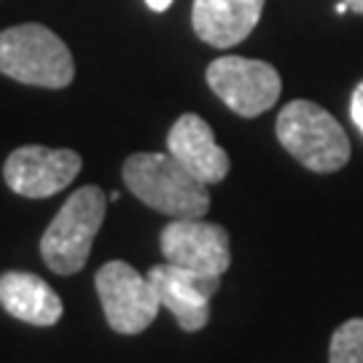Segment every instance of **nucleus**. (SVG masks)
I'll list each match as a JSON object with an SVG mask.
<instances>
[{"label": "nucleus", "instance_id": "9d476101", "mask_svg": "<svg viewBox=\"0 0 363 363\" xmlns=\"http://www.w3.org/2000/svg\"><path fill=\"white\" fill-rule=\"evenodd\" d=\"M167 154H172L202 183H220L229 175V154L216 143L213 127L196 113H183L167 132Z\"/></svg>", "mask_w": 363, "mask_h": 363}, {"label": "nucleus", "instance_id": "423d86ee", "mask_svg": "<svg viewBox=\"0 0 363 363\" xmlns=\"http://www.w3.org/2000/svg\"><path fill=\"white\" fill-rule=\"evenodd\" d=\"M205 78L220 103L245 118L267 113L283 91L280 73L269 62L247 57H218L208 65Z\"/></svg>", "mask_w": 363, "mask_h": 363}, {"label": "nucleus", "instance_id": "6e6552de", "mask_svg": "<svg viewBox=\"0 0 363 363\" xmlns=\"http://www.w3.org/2000/svg\"><path fill=\"white\" fill-rule=\"evenodd\" d=\"M162 256L169 264L202 274H223L232 264V240L218 223L202 218H172L162 229Z\"/></svg>", "mask_w": 363, "mask_h": 363}, {"label": "nucleus", "instance_id": "f8f14e48", "mask_svg": "<svg viewBox=\"0 0 363 363\" xmlns=\"http://www.w3.org/2000/svg\"><path fill=\"white\" fill-rule=\"evenodd\" d=\"M0 304L11 318L27 325H49L60 323L62 318V298L57 296L46 280H40L33 272H3L0 274Z\"/></svg>", "mask_w": 363, "mask_h": 363}, {"label": "nucleus", "instance_id": "f3484780", "mask_svg": "<svg viewBox=\"0 0 363 363\" xmlns=\"http://www.w3.org/2000/svg\"><path fill=\"white\" fill-rule=\"evenodd\" d=\"M334 11H337V13H345V11H350V9H347V3L342 0V3H337V9H334Z\"/></svg>", "mask_w": 363, "mask_h": 363}, {"label": "nucleus", "instance_id": "2eb2a0df", "mask_svg": "<svg viewBox=\"0 0 363 363\" xmlns=\"http://www.w3.org/2000/svg\"><path fill=\"white\" fill-rule=\"evenodd\" d=\"M145 3H148L151 11H167L169 6H172V0H145Z\"/></svg>", "mask_w": 363, "mask_h": 363}, {"label": "nucleus", "instance_id": "1a4fd4ad", "mask_svg": "<svg viewBox=\"0 0 363 363\" xmlns=\"http://www.w3.org/2000/svg\"><path fill=\"white\" fill-rule=\"evenodd\" d=\"M148 280L156 288L159 304L169 310L183 331H202L210 320V301L218 294V274H202L178 264H156L148 269Z\"/></svg>", "mask_w": 363, "mask_h": 363}, {"label": "nucleus", "instance_id": "9b49d317", "mask_svg": "<svg viewBox=\"0 0 363 363\" xmlns=\"http://www.w3.org/2000/svg\"><path fill=\"white\" fill-rule=\"evenodd\" d=\"M264 0H194L191 25L199 40L216 49H232L259 25Z\"/></svg>", "mask_w": 363, "mask_h": 363}, {"label": "nucleus", "instance_id": "ddd939ff", "mask_svg": "<svg viewBox=\"0 0 363 363\" xmlns=\"http://www.w3.org/2000/svg\"><path fill=\"white\" fill-rule=\"evenodd\" d=\"M328 363H363V318H352L334 331Z\"/></svg>", "mask_w": 363, "mask_h": 363}, {"label": "nucleus", "instance_id": "f257e3e1", "mask_svg": "<svg viewBox=\"0 0 363 363\" xmlns=\"http://www.w3.org/2000/svg\"><path fill=\"white\" fill-rule=\"evenodd\" d=\"M121 175L143 205L169 218H202L210 210L208 183L189 172L172 154H132L127 156Z\"/></svg>", "mask_w": 363, "mask_h": 363}, {"label": "nucleus", "instance_id": "7ed1b4c3", "mask_svg": "<svg viewBox=\"0 0 363 363\" xmlns=\"http://www.w3.org/2000/svg\"><path fill=\"white\" fill-rule=\"evenodd\" d=\"M277 140L312 172H337L350 162V138L325 108L310 100H291L277 113Z\"/></svg>", "mask_w": 363, "mask_h": 363}, {"label": "nucleus", "instance_id": "a211bd4d", "mask_svg": "<svg viewBox=\"0 0 363 363\" xmlns=\"http://www.w3.org/2000/svg\"><path fill=\"white\" fill-rule=\"evenodd\" d=\"M118 196H121L118 191H111V194H108V199H111V202H118Z\"/></svg>", "mask_w": 363, "mask_h": 363}, {"label": "nucleus", "instance_id": "f03ea898", "mask_svg": "<svg viewBox=\"0 0 363 363\" xmlns=\"http://www.w3.org/2000/svg\"><path fill=\"white\" fill-rule=\"evenodd\" d=\"M0 73L27 86L65 89L76 76V62L57 33L30 22L0 33Z\"/></svg>", "mask_w": 363, "mask_h": 363}, {"label": "nucleus", "instance_id": "dca6fc26", "mask_svg": "<svg viewBox=\"0 0 363 363\" xmlns=\"http://www.w3.org/2000/svg\"><path fill=\"white\" fill-rule=\"evenodd\" d=\"M352 13H363V0H345Z\"/></svg>", "mask_w": 363, "mask_h": 363}, {"label": "nucleus", "instance_id": "0eeeda50", "mask_svg": "<svg viewBox=\"0 0 363 363\" xmlns=\"http://www.w3.org/2000/svg\"><path fill=\"white\" fill-rule=\"evenodd\" d=\"M81 172V156L73 148L19 145L3 164V181L25 199H46L60 194Z\"/></svg>", "mask_w": 363, "mask_h": 363}, {"label": "nucleus", "instance_id": "4468645a", "mask_svg": "<svg viewBox=\"0 0 363 363\" xmlns=\"http://www.w3.org/2000/svg\"><path fill=\"white\" fill-rule=\"evenodd\" d=\"M350 118L352 124L361 130L363 135V81L352 89V97H350Z\"/></svg>", "mask_w": 363, "mask_h": 363}, {"label": "nucleus", "instance_id": "39448f33", "mask_svg": "<svg viewBox=\"0 0 363 363\" xmlns=\"http://www.w3.org/2000/svg\"><path fill=\"white\" fill-rule=\"evenodd\" d=\"M105 320L116 334H140L162 310L156 288L127 261H108L94 274Z\"/></svg>", "mask_w": 363, "mask_h": 363}, {"label": "nucleus", "instance_id": "20e7f679", "mask_svg": "<svg viewBox=\"0 0 363 363\" xmlns=\"http://www.w3.org/2000/svg\"><path fill=\"white\" fill-rule=\"evenodd\" d=\"M105 191L84 186L65 199L40 237V256L54 274H76L86 267L91 242L105 220Z\"/></svg>", "mask_w": 363, "mask_h": 363}]
</instances>
